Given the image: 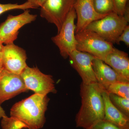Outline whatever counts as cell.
<instances>
[{"label": "cell", "mask_w": 129, "mask_h": 129, "mask_svg": "<svg viewBox=\"0 0 129 129\" xmlns=\"http://www.w3.org/2000/svg\"><path fill=\"white\" fill-rule=\"evenodd\" d=\"M102 89L97 83L86 85L81 83V105L75 117L76 127L89 129L104 120L105 112Z\"/></svg>", "instance_id": "6da1fadb"}, {"label": "cell", "mask_w": 129, "mask_h": 129, "mask_svg": "<svg viewBox=\"0 0 129 129\" xmlns=\"http://www.w3.org/2000/svg\"><path fill=\"white\" fill-rule=\"evenodd\" d=\"M49 101L47 95L35 93L15 103L11 108V117L21 121L28 129H41L45 123Z\"/></svg>", "instance_id": "7a4b0ae2"}, {"label": "cell", "mask_w": 129, "mask_h": 129, "mask_svg": "<svg viewBox=\"0 0 129 129\" xmlns=\"http://www.w3.org/2000/svg\"><path fill=\"white\" fill-rule=\"evenodd\" d=\"M75 38L77 50L89 53L103 61L114 47L113 44L95 32L86 29L75 34Z\"/></svg>", "instance_id": "3957f363"}, {"label": "cell", "mask_w": 129, "mask_h": 129, "mask_svg": "<svg viewBox=\"0 0 129 129\" xmlns=\"http://www.w3.org/2000/svg\"><path fill=\"white\" fill-rule=\"evenodd\" d=\"M128 22L124 16L113 12L92 22L86 29L95 32L106 41L113 44Z\"/></svg>", "instance_id": "277c9868"}, {"label": "cell", "mask_w": 129, "mask_h": 129, "mask_svg": "<svg viewBox=\"0 0 129 129\" xmlns=\"http://www.w3.org/2000/svg\"><path fill=\"white\" fill-rule=\"evenodd\" d=\"M76 18L75 10L73 8L69 13L57 35L51 38L58 47L60 55L64 59L76 50L77 42L75 38V21Z\"/></svg>", "instance_id": "5b68a950"}, {"label": "cell", "mask_w": 129, "mask_h": 129, "mask_svg": "<svg viewBox=\"0 0 129 129\" xmlns=\"http://www.w3.org/2000/svg\"><path fill=\"white\" fill-rule=\"evenodd\" d=\"M76 0H46L41 7L40 16L53 24L60 31Z\"/></svg>", "instance_id": "8992f818"}, {"label": "cell", "mask_w": 129, "mask_h": 129, "mask_svg": "<svg viewBox=\"0 0 129 129\" xmlns=\"http://www.w3.org/2000/svg\"><path fill=\"white\" fill-rule=\"evenodd\" d=\"M21 75L27 89L35 93L47 95L56 91L52 76L42 73L37 67L32 68L27 66Z\"/></svg>", "instance_id": "52a82bcc"}, {"label": "cell", "mask_w": 129, "mask_h": 129, "mask_svg": "<svg viewBox=\"0 0 129 129\" xmlns=\"http://www.w3.org/2000/svg\"><path fill=\"white\" fill-rule=\"evenodd\" d=\"M37 16L30 14L28 9L17 16L9 15L6 20L0 25V41L6 45L13 43L17 38L20 29L35 21Z\"/></svg>", "instance_id": "ba28073f"}, {"label": "cell", "mask_w": 129, "mask_h": 129, "mask_svg": "<svg viewBox=\"0 0 129 129\" xmlns=\"http://www.w3.org/2000/svg\"><path fill=\"white\" fill-rule=\"evenodd\" d=\"M27 59L25 51L12 43L4 46L1 62L4 69L21 75L27 66Z\"/></svg>", "instance_id": "9c48e42d"}, {"label": "cell", "mask_w": 129, "mask_h": 129, "mask_svg": "<svg viewBox=\"0 0 129 129\" xmlns=\"http://www.w3.org/2000/svg\"><path fill=\"white\" fill-rule=\"evenodd\" d=\"M28 90L21 75L4 69L0 73V104Z\"/></svg>", "instance_id": "30bf717a"}, {"label": "cell", "mask_w": 129, "mask_h": 129, "mask_svg": "<svg viewBox=\"0 0 129 129\" xmlns=\"http://www.w3.org/2000/svg\"><path fill=\"white\" fill-rule=\"evenodd\" d=\"M72 67L77 71L82 79V83L88 85L97 83L92 66L94 56L76 50L70 54Z\"/></svg>", "instance_id": "8fae6325"}, {"label": "cell", "mask_w": 129, "mask_h": 129, "mask_svg": "<svg viewBox=\"0 0 129 129\" xmlns=\"http://www.w3.org/2000/svg\"><path fill=\"white\" fill-rule=\"evenodd\" d=\"M74 8L77 18L75 34L85 30L92 22L103 18L106 16L96 12L94 8L92 0H76Z\"/></svg>", "instance_id": "7c38bea8"}, {"label": "cell", "mask_w": 129, "mask_h": 129, "mask_svg": "<svg viewBox=\"0 0 129 129\" xmlns=\"http://www.w3.org/2000/svg\"><path fill=\"white\" fill-rule=\"evenodd\" d=\"M104 62L116 72L123 82H129V58L128 53L114 47Z\"/></svg>", "instance_id": "4fadbf2b"}, {"label": "cell", "mask_w": 129, "mask_h": 129, "mask_svg": "<svg viewBox=\"0 0 129 129\" xmlns=\"http://www.w3.org/2000/svg\"><path fill=\"white\" fill-rule=\"evenodd\" d=\"M92 66L97 82L103 89L107 90L113 83L123 82L116 72L102 60L95 57Z\"/></svg>", "instance_id": "5bb4252c"}, {"label": "cell", "mask_w": 129, "mask_h": 129, "mask_svg": "<svg viewBox=\"0 0 129 129\" xmlns=\"http://www.w3.org/2000/svg\"><path fill=\"white\" fill-rule=\"evenodd\" d=\"M104 104V120L113 124L121 129H129V117L120 112L110 101L108 92L102 89Z\"/></svg>", "instance_id": "9a60e30c"}, {"label": "cell", "mask_w": 129, "mask_h": 129, "mask_svg": "<svg viewBox=\"0 0 129 129\" xmlns=\"http://www.w3.org/2000/svg\"><path fill=\"white\" fill-rule=\"evenodd\" d=\"M106 90L108 93L129 99V82H116L109 85Z\"/></svg>", "instance_id": "2e32d148"}, {"label": "cell", "mask_w": 129, "mask_h": 129, "mask_svg": "<svg viewBox=\"0 0 129 129\" xmlns=\"http://www.w3.org/2000/svg\"><path fill=\"white\" fill-rule=\"evenodd\" d=\"M108 94L109 99L113 105L120 112L129 117V99L112 93H108Z\"/></svg>", "instance_id": "e0dca14e"}, {"label": "cell", "mask_w": 129, "mask_h": 129, "mask_svg": "<svg viewBox=\"0 0 129 129\" xmlns=\"http://www.w3.org/2000/svg\"><path fill=\"white\" fill-rule=\"evenodd\" d=\"M93 6L98 14L107 15L114 12L112 0H92Z\"/></svg>", "instance_id": "ac0fdd59"}, {"label": "cell", "mask_w": 129, "mask_h": 129, "mask_svg": "<svg viewBox=\"0 0 129 129\" xmlns=\"http://www.w3.org/2000/svg\"><path fill=\"white\" fill-rule=\"evenodd\" d=\"M1 125L2 129H22L27 128L26 126L21 121L7 116L2 118Z\"/></svg>", "instance_id": "d6986e66"}, {"label": "cell", "mask_w": 129, "mask_h": 129, "mask_svg": "<svg viewBox=\"0 0 129 129\" xmlns=\"http://www.w3.org/2000/svg\"><path fill=\"white\" fill-rule=\"evenodd\" d=\"M33 9L34 8L30 3L26 2L21 5L18 4H11L8 3L6 4H0V15L5 12L14 9H22L27 10L28 9Z\"/></svg>", "instance_id": "ffe728a7"}, {"label": "cell", "mask_w": 129, "mask_h": 129, "mask_svg": "<svg viewBox=\"0 0 129 129\" xmlns=\"http://www.w3.org/2000/svg\"><path fill=\"white\" fill-rule=\"evenodd\" d=\"M114 12L119 16H123L128 5V0H112Z\"/></svg>", "instance_id": "44dd1931"}, {"label": "cell", "mask_w": 129, "mask_h": 129, "mask_svg": "<svg viewBox=\"0 0 129 129\" xmlns=\"http://www.w3.org/2000/svg\"><path fill=\"white\" fill-rule=\"evenodd\" d=\"M89 129H121L111 122L102 120Z\"/></svg>", "instance_id": "7402d4cb"}, {"label": "cell", "mask_w": 129, "mask_h": 129, "mask_svg": "<svg viewBox=\"0 0 129 129\" xmlns=\"http://www.w3.org/2000/svg\"><path fill=\"white\" fill-rule=\"evenodd\" d=\"M120 42H123L127 46V47L129 46V26L127 25L125 27L124 29L121 34L118 37L115 44L119 45Z\"/></svg>", "instance_id": "603a6c76"}, {"label": "cell", "mask_w": 129, "mask_h": 129, "mask_svg": "<svg viewBox=\"0 0 129 129\" xmlns=\"http://www.w3.org/2000/svg\"><path fill=\"white\" fill-rule=\"evenodd\" d=\"M46 0H27V2L30 3L34 8L41 7Z\"/></svg>", "instance_id": "cb8c5ba5"}, {"label": "cell", "mask_w": 129, "mask_h": 129, "mask_svg": "<svg viewBox=\"0 0 129 129\" xmlns=\"http://www.w3.org/2000/svg\"><path fill=\"white\" fill-rule=\"evenodd\" d=\"M6 116L5 111L1 107V104H0V119Z\"/></svg>", "instance_id": "d4e9b609"}, {"label": "cell", "mask_w": 129, "mask_h": 129, "mask_svg": "<svg viewBox=\"0 0 129 129\" xmlns=\"http://www.w3.org/2000/svg\"><path fill=\"white\" fill-rule=\"evenodd\" d=\"M4 47L3 44L0 41V62H1V59L2 55V52Z\"/></svg>", "instance_id": "484cf974"}, {"label": "cell", "mask_w": 129, "mask_h": 129, "mask_svg": "<svg viewBox=\"0 0 129 129\" xmlns=\"http://www.w3.org/2000/svg\"><path fill=\"white\" fill-rule=\"evenodd\" d=\"M3 67L2 64V63L0 62V73L2 72V71L3 70Z\"/></svg>", "instance_id": "4316f807"}]
</instances>
